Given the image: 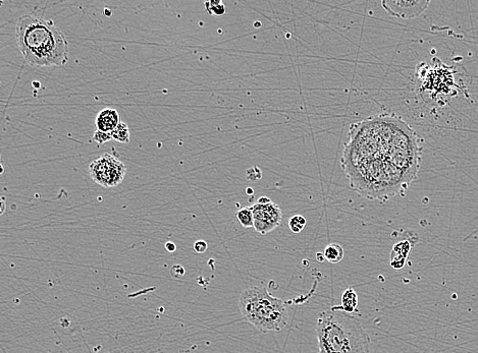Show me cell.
Returning <instances> with one entry per match:
<instances>
[{
  "instance_id": "1",
  "label": "cell",
  "mask_w": 478,
  "mask_h": 353,
  "mask_svg": "<svg viewBox=\"0 0 478 353\" xmlns=\"http://www.w3.org/2000/svg\"><path fill=\"white\" fill-rule=\"evenodd\" d=\"M16 38L24 60L32 66H61L69 61V42L52 21L23 16L16 24Z\"/></svg>"
},
{
  "instance_id": "2",
  "label": "cell",
  "mask_w": 478,
  "mask_h": 353,
  "mask_svg": "<svg viewBox=\"0 0 478 353\" xmlns=\"http://www.w3.org/2000/svg\"><path fill=\"white\" fill-rule=\"evenodd\" d=\"M318 353H370V337L360 322L331 307L316 322Z\"/></svg>"
},
{
  "instance_id": "3",
  "label": "cell",
  "mask_w": 478,
  "mask_h": 353,
  "mask_svg": "<svg viewBox=\"0 0 478 353\" xmlns=\"http://www.w3.org/2000/svg\"><path fill=\"white\" fill-rule=\"evenodd\" d=\"M239 307L243 318L260 332H281L288 327L289 313L285 302L270 295L264 286L243 290Z\"/></svg>"
},
{
  "instance_id": "4",
  "label": "cell",
  "mask_w": 478,
  "mask_h": 353,
  "mask_svg": "<svg viewBox=\"0 0 478 353\" xmlns=\"http://www.w3.org/2000/svg\"><path fill=\"white\" fill-rule=\"evenodd\" d=\"M125 171L124 164L109 154L102 155L89 166V173L92 180L107 189L121 184Z\"/></svg>"
},
{
  "instance_id": "5",
  "label": "cell",
  "mask_w": 478,
  "mask_h": 353,
  "mask_svg": "<svg viewBox=\"0 0 478 353\" xmlns=\"http://www.w3.org/2000/svg\"><path fill=\"white\" fill-rule=\"evenodd\" d=\"M251 209L254 217V228L260 234H267L282 222L281 208L266 197L260 198Z\"/></svg>"
},
{
  "instance_id": "6",
  "label": "cell",
  "mask_w": 478,
  "mask_h": 353,
  "mask_svg": "<svg viewBox=\"0 0 478 353\" xmlns=\"http://www.w3.org/2000/svg\"><path fill=\"white\" fill-rule=\"evenodd\" d=\"M381 5L390 16L403 20H410L420 16L429 6V2L426 0H385Z\"/></svg>"
},
{
  "instance_id": "7",
  "label": "cell",
  "mask_w": 478,
  "mask_h": 353,
  "mask_svg": "<svg viewBox=\"0 0 478 353\" xmlns=\"http://www.w3.org/2000/svg\"><path fill=\"white\" fill-rule=\"evenodd\" d=\"M120 122L119 113L113 108H105L101 110L95 119L97 130L109 132V134H111Z\"/></svg>"
},
{
  "instance_id": "8",
  "label": "cell",
  "mask_w": 478,
  "mask_h": 353,
  "mask_svg": "<svg viewBox=\"0 0 478 353\" xmlns=\"http://www.w3.org/2000/svg\"><path fill=\"white\" fill-rule=\"evenodd\" d=\"M411 250V243L408 240H402L396 243L390 252V266L395 270H402Z\"/></svg>"
},
{
  "instance_id": "9",
  "label": "cell",
  "mask_w": 478,
  "mask_h": 353,
  "mask_svg": "<svg viewBox=\"0 0 478 353\" xmlns=\"http://www.w3.org/2000/svg\"><path fill=\"white\" fill-rule=\"evenodd\" d=\"M358 306V295L353 288H349L344 291L342 295V304L334 306V310H342L345 313L351 314L357 310Z\"/></svg>"
},
{
  "instance_id": "10",
  "label": "cell",
  "mask_w": 478,
  "mask_h": 353,
  "mask_svg": "<svg viewBox=\"0 0 478 353\" xmlns=\"http://www.w3.org/2000/svg\"><path fill=\"white\" fill-rule=\"evenodd\" d=\"M323 255H324V258L328 260L330 263H337L344 258L345 251L340 244L330 243L324 248Z\"/></svg>"
},
{
  "instance_id": "11",
  "label": "cell",
  "mask_w": 478,
  "mask_h": 353,
  "mask_svg": "<svg viewBox=\"0 0 478 353\" xmlns=\"http://www.w3.org/2000/svg\"><path fill=\"white\" fill-rule=\"evenodd\" d=\"M236 217L240 224L245 228L254 227V217L251 207L250 208H243L236 213Z\"/></svg>"
},
{
  "instance_id": "12",
  "label": "cell",
  "mask_w": 478,
  "mask_h": 353,
  "mask_svg": "<svg viewBox=\"0 0 478 353\" xmlns=\"http://www.w3.org/2000/svg\"><path fill=\"white\" fill-rule=\"evenodd\" d=\"M112 139L123 144L129 143L131 140V134H129L128 126L124 122H120L118 126L111 132Z\"/></svg>"
},
{
  "instance_id": "13",
  "label": "cell",
  "mask_w": 478,
  "mask_h": 353,
  "mask_svg": "<svg viewBox=\"0 0 478 353\" xmlns=\"http://www.w3.org/2000/svg\"><path fill=\"white\" fill-rule=\"evenodd\" d=\"M204 6H205L206 12L209 15L214 16L216 18H221L226 14V7L222 2H220V0H212V2H207V3H205Z\"/></svg>"
},
{
  "instance_id": "14",
  "label": "cell",
  "mask_w": 478,
  "mask_h": 353,
  "mask_svg": "<svg viewBox=\"0 0 478 353\" xmlns=\"http://www.w3.org/2000/svg\"><path fill=\"white\" fill-rule=\"evenodd\" d=\"M306 219L301 215H295L289 220V228L294 233H300L306 226Z\"/></svg>"
},
{
  "instance_id": "15",
  "label": "cell",
  "mask_w": 478,
  "mask_h": 353,
  "mask_svg": "<svg viewBox=\"0 0 478 353\" xmlns=\"http://www.w3.org/2000/svg\"><path fill=\"white\" fill-rule=\"evenodd\" d=\"M93 140L98 143L99 145H102V144H105L112 139V136L111 134H109V132H103V131H100V130H96L95 131V134L93 136Z\"/></svg>"
},
{
  "instance_id": "16",
  "label": "cell",
  "mask_w": 478,
  "mask_h": 353,
  "mask_svg": "<svg viewBox=\"0 0 478 353\" xmlns=\"http://www.w3.org/2000/svg\"><path fill=\"white\" fill-rule=\"evenodd\" d=\"M185 274L186 270L181 264H175V266H172L170 269V275L175 279H181L185 276Z\"/></svg>"
},
{
  "instance_id": "17",
  "label": "cell",
  "mask_w": 478,
  "mask_h": 353,
  "mask_svg": "<svg viewBox=\"0 0 478 353\" xmlns=\"http://www.w3.org/2000/svg\"><path fill=\"white\" fill-rule=\"evenodd\" d=\"M207 242L204 240H198L194 243V250L198 253H203L207 250Z\"/></svg>"
},
{
  "instance_id": "18",
  "label": "cell",
  "mask_w": 478,
  "mask_h": 353,
  "mask_svg": "<svg viewBox=\"0 0 478 353\" xmlns=\"http://www.w3.org/2000/svg\"><path fill=\"white\" fill-rule=\"evenodd\" d=\"M164 247H165V249H166L168 252H175L176 249H177V245H176L175 243H173V242H171V241L166 242L165 245H164Z\"/></svg>"
},
{
  "instance_id": "19",
  "label": "cell",
  "mask_w": 478,
  "mask_h": 353,
  "mask_svg": "<svg viewBox=\"0 0 478 353\" xmlns=\"http://www.w3.org/2000/svg\"><path fill=\"white\" fill-rule=\"evenodd\" d=\"M5 209H6V203H5L4 200H3V203H2V214L5 213Z\"/></svg>"
},
{
  "instance_id": "20",
  "label": "cell",
  "mask_w": 478,
  "mask_h": 353,
  "mask_svg": "<svg viewBox=\"0 0 478 353\" xmlns=\"http://www.w3.org/2000/svg\"><path fill=\"white\" fill-rule=\"evenodd\" d=\"M104 14H105V15H107V16H108V17H109V16H110V15H111V13H110V11H109V10H108V9H106V10H105V11H104Z\"/></svg>"
},
{
  "instance_id": "21",
  "label": "cell",
  "mask_w": 478,
  "mask_h": 353,
  "mask_svg": "<svg viewBox=\"0 0 478 353\" xmlns=\"http://www.w3.org/2000/svg\"><path fill=\"white\" fill-rule=\"evenodd\" d=\"M34 84H35V85H36V86H39V83H38V82H35V83H34Z\"/></svg>"
}]
</instances>
